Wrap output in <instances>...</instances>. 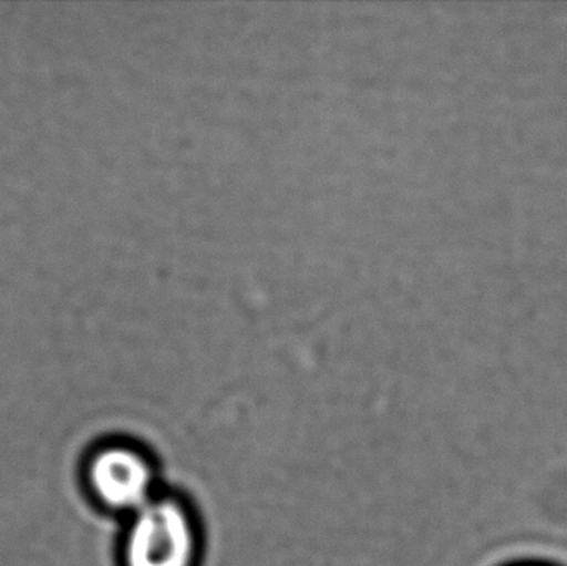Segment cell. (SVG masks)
<instances>
[{
	"instance_id": "6da1fadb",
	"label": "cell",
	"mask_w": 567,
	"mask_h": 566,
	"mask_svg": "<svg viewBox=\"0 0 567 566\" xmlns=\"http://www.w3.org/2000/svg\"><path fill=\"white\" fill-rule=\"evenodd\" d=\"M202 534L183 498L159 492L130 517L123 541V566H198Z\"/></svg>"
},
{
	"instance_id": "7a4b0ae2",
	"label": "cell",
	"mask_w": 567,
	"mask_h": 566,
	"mask_svg": "<svg viewBox=\"0 0 567 566\" xmlns=\"http://www.w3.org/2000/svg\"><path fill=\"white\" fill-rule=\"evenodd\" d=\"M156 469L152 459L126 444L106 445L90 459L86 482L103 507L132 517L156 495Z\"/></svg>"
},
{
	"instance_id": "3957f363",
	"label": "cell",
	"mask_w": 567,
	"mask_h": 566,
	"mask_svg": "<svg viewBox=\"0 0 567 566\" xmlns=\"http://www.w3.org/2000/svg\"><path fill=\"white\" fill-rule=\"evenodd\" d=\"M502 566H559L551 564V562H545V560H516V562H509V564H505Z\"/></svg>"
}]
</instances>
